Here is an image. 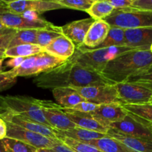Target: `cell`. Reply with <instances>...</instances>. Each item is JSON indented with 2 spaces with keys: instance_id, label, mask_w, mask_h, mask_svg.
Returning a JSON list of instances; mask_svg holds the SVG:
<instances>
[{
  "instance_id": "cell-1",
  "label": "cell",
  "mask_w": 152,
  "mask_h": 152,
  "mask_svg": "<svg viewBox=\"0 0 152 152\" xmlns=\"http://www.w3.org/2000/svg\"><path fill=\"white\" fill-rule=\"evenodd\" d=\"M34 83L41 88L52 90L58 88H81L111 84L100 74L83 68L70 59L37 76Z\"/></svg>"
},
{
  "instance_id": "cell-2",
  "label": "cell",
  "mask_w": 152,
  "mask_h": 152,
  "mask_svg": "<svg viewBox=\"0 0 152 152\" xmlns=\"http://www.w3.org/2000/svg\"><path fill=\"white\" fill-rule=\"evenodd\" d=\"M152 67L150 50H133L108 62L101 75L111 84L127 82L131 77Z\"/></svg>"
},
{
  "instance_id": "cell-3",
  "label": "cell",
  "mask_w": 152,
  "mask_h": 152,
  "mask_svg": "<svg viewBox=\"0 0 152 152\" xmlns=\"http://www.w3.org/2000/svg\"><path fill=\"white\" fill-rule=\"evenodd\" d=\"M135 50L128 47H110L99 49L75 48L70 60L88 70L101 74L110 61L120 55Z\"/></svg>"
},
{
  "instance_id": "cell-4",
  "label": "cell",
  "mask_w": 152,
  "mask_h": 152,
  "mask_svg": "<svg viewBox=\"0 0 152 152\" xmlns=\"http://www.w3.org/2000/svg\"><path fill=\"white\" fill-rule=\"evenodd\" d=\"M0 108L50 127L43 115L40 99L23 96H0Z\"/></svg>"
},
{
  "instance_id": "cell-5",
  "label": "cell",
  "mask_w": 152,
  "mask_h": 152,
  "mask_svg": "<svg viewBox=\"0 0 152 152\" xmlns=\"http://www.w3.org/2000/svg\"><path fill=\"white\" fill-rule=\"evenodd\" d=\"M110 27H118L124 30L152 28V12L132 7L114 10L104 19Z\"/></svg>"
},
{
  "instance_id": "cell-6",
  "label": "cell",
  "mask_w": 152,
  "mask_h": 152,
  "mask_svg": "<svg viewBox=\"0 0 152 152\" xmlns=\"http://www.w3.org/2000/svg\"><path fill=\"white\" fill-rule=\"evenodd\" d=\"M64 62L66 61L44 51L26 57L19 67L13 68L12 70L16 77L31 76L37 77L49 70L53 69Z\"/></svg>"
},
{
  "instance_id": "cell-7",
  "label": "cell",
  "mask_w": 152,
  "mask_h": 152,
  "mask_svg": "<svg viewBox=\"0 0 152 152\" xmlns=\"http://www.w3.org/2000/svg\"><path fill=\"white\" fill-rule=\"evenodd\" d=\"M121 105L149 104L152 99V89L139 82H125L115 85Z\"/></svg>"
},
{
  "instance_id": "cell-8",
  "label": "cell",
  "mask_w": 152,
  "mask_h": 152,
  "mask_svg": "<svg viewBox=\"0 0 152 152\" xmlns=\"http://www.w3.org/2000/svg\"><path fill=\"white\" fill-rule=\"evenodd\" d=\"M110 128L128 136L152 141L151 125L128 112L122 120L110 124Z\"/></svg>"
},
{
  "instance_id": "cell-9",
  "label": "cell",
  "mask_w": 152,
  "mask_h": 152,
  "mask_svg": "<svg viewBox=\"0 0 152 152\" xmlns=\"http://www.w3.org/2000/svg\"><path fill=\"white\" fill-rule=\"evenodd\" d=\"M73 88L75 89L85 100L96 105L120 103L115 85L101 84Z\"/></svg>"
},
{
  "instance_id": "cell-10",
  "label": "cell",
  "mask_w": 152,
  "mask_h": 152,
  "mask_svg": "<svg viewBox=\"0 0 152 152\" xmlns=\"http://www.w3.org/2000/svg\"><path fill=\"white\" fill-rule=\"evenodd\" d=\"M0 23L4 28L15 30L43 29L50 28L54 25L45 19L39 18L37 15L28 16V13L18 15L7 12L0 13Z\"/></svg>"
},
{
  "instance_id": "cell-11",
  "label": "cell",
  "mask_w": 152,
  "mask_h": 152,
  "mask_svg": "<svg viewBox=\"0 0 152 152\" xmlns=\"http://www.w3.org/2000/svg\"><path fill=\"white\" fill-rule=\"evenodd\" d=\"M7 128V137L18 140L25 142L36 148H49L59 142V140H54L40 134L26 130L13 123L6 122Z\"/></svg>"
},
{
  "instance_id": "cell-12",
  "label": "cell",
  "mask_w": 152,
  "mask_h": 152,
  "mask_svg": "<svg viewBox=\"0 0 152 152\" xmlns=\"http://www.w3.org/2000/svg\"><path fill=\"white\" fill-rule=\"evenodd\" d=\"M8 12L14 14L24 15L28 13H43L49 10L65 8L56 1H43V0H18L5 1Z\"/></svg>"
},
{
  "instance_id": "cell-13",
  "label": "cell",
  "mask_w": 152,
  "mask_h": 152,
  "mask_svg": "<svg viewBox=\"0 0 152 152\" xmlns=\"http://www.w3.org/2000/svg\"><path fill=\"white\" fill-rule=\"evenodd\" d=\"M43 115L51 128L58 131H67L76 127L75 125L68 118L58 104L50 101L40 100Z\"/></svg>"
},
{
  "instance_id": "cell-14",
  "label": "cell",
  "mask_w": 152,
  "mask_h": 152,
  "mask_svg": "<svg viewBox=\"0 0 152 152\" xmlns=\"http://www.w3.org/2000/svg\"><path fill=\"white\" fill-rule=\"evenodd\" d=\"M95 120L103 126L110 128V125L120 121L128 114L126 110L120 103L104 104L99 105L94 112L91 113Z\"/></svg>"
},
{
  "instance_id": "cell-15",
  "label": "cell",
  "mask_w": 152,
  "mask_h": 152,
  "mask_svg": "<svg viewBox=\"0 0 152 152\" xmlns=\"http://www.w3.org/2000/svg\"><path fill=\"white\" fill-rule=\"evenodd\" d=\"M95 21L90 17L69 22L61 27L62 34L72 42L75 48H78L84 43L86 34Z\"/></svg>"
},
{
  "instance_id": "cell-16",
  "label": "cell",
  "mask_w": 152,
  "mask_h": 152,
  "mask_svg": "<svg viewBox=\"0 0 152 152\" xmlns=\"http://www.w3.org/2000/svg\"><path fill=\"white\" fill-rule=\"evenodd\" d=\"M125 46L135 50H150L152 45V28L125 30Z\"/></svg>"
},
{
  "instance_id": "cell-17",
  "label": "cell",
  "mask_w": 152,
  "mask_h": 152,
  "mask_svg": "<svg viewBox=\"0 0 152 152\" xmlns=\"http://www.w3.org/2000/svg\"><path fill=\"white\" fill-rule=\"evenodd\" d=\"M61 110L68 117V118L79 128L100 132L105 134H107V131L110 129L98 123L93 118L92 114L89 113L79 112L71 108H61Z\"/></svg>"
},
{
  "instance_id": "cell-18",
  "label": "cell",
  "mask_w": 152,
  "mask_h": 152,
  "mask_svg": "<svg viewBox=\"0 0 152 152\" xmlns=\"http://www.w3.org/2000/svg\"><path fill=\"white\" fill-rule=\"evenodd\" d=\"M110 26L104 20H95L89 28L84 43L78 48L92 50L101 44L107 37Z\"/></svg>"
},
{
  "instance_id": "cell-19",
  "label": "cell",
  "mask_w": 152,
  "mask_h": 152,
  "mask_svg": "<svg viewBox=\"0 0 152 152\" xmlns=\"http://www.w3.org/2000/svg\"><path fill=\"white\" fill-rule=\"evenodd\" d=\"M44 50L55 57L67 61L74 54L75 46L71 40L65 36L61 35L46 46Z\"/></svg>"
},
{
  "instance_id": "cell-20",
  "label": "cell",
  "mask_w": 152,
  "mask_h": 152,
  "mask_svg": "<svg viewBox=\"0 0 152 152\" xmlns=\"http://www.w3.org/2000/svg\"><path fill=\"white\" fill-rule=\"evenodd\" d=\"M107 135L120 141L137 152H152V141L128 136L113 129H109Z\"/></svg>"
},
{
  "instance_id": "cell-21",
  "label": "cell",
  "mask_w": 152,
  "mask_h": 152,
  "mask_svg": "<svg viewBox=\"0 0 152 152\" xmlns=\"http://www.w3.org/2000/svg\"><path fill=\"white\" fill-rule=\"evenodd\" d=\"M57 104L64 108H72L80 102L86 101L73 88H58L52 90Z\"/></svg>"
},
{
  "instance_id": "cell-22",
  "label": "cell",
  "mask_w": 152,
  "mask_h": 152,
  "mask_svg": "<svg viewBox=\"0 0 152 152\" xmlns=\"http://www.w3.org/2000/svg\"><path fill=\"white\" fill-rule=\"evenodd\" d=\"M54 132L55 134V136H56V134L61 135V136L71 138L75 140L84 142H89V141L93 140L100 139V138L107 136V134H105L87 130V129L79 128L77 126H76L74 129L67 131H58L54 129Z\"/></svg>"
},
{
  "instance_id": "cell-23",
  "label": "cell",
  "mask_w": 152,
  "mask_h": 152,
  "mask_svg": "<svg viewBox=\"0 0 152 152\" xmlns=\"http://www.w3.org/2000/svg\"><path fill=\"white\" fill-rule=\"evenodd\" d=\"M87 143L96 147L104 152H137L117 140L108 137L93 140Z\"/></svg>"
},
{
  "instance_id": "cell-24",
  "label": "cell",
  "mask_w": 152,
  "mask_h": 152,
  "mask_svg": "<svg viewBox=\"0 0 152 152\" xmlns=\"http://www.w3.org/2000/svg\"><path fill=\"white\" fill-rule=\"evenodd\" d=\"M44 48L38 45L27 44L15 46V47L7 48L4 53V58L13 57H28L34 56L37 53L44 52Z\"/></svg>"
},
{
  "instance_id": "cell-25",
  "label": "cell",
  "mask_w": 152,
  "mask_h": 152,
  "mask_svg": "<svg viewBox=\"0 0 152 152\" xmlns=\"http://www.w3.org/2000/svg\"><path fill=\"white\" fill-rule=\"evenodd\" d=\"M110 47H126L125 30L118 27H110L108 34L104 42L94 49L105 48Z\"/></svg>"
},
{
  "instance_id": "cell-26",
  "label": "cell",
  "mask_w": 152,
  "mask_h": 152,
  "mask_svg": "<svg viewBox=\"0 0 152 152\" xmlns=\"http://www.w3.org/2000/svg\"><path fill=\"white\" fill-rule=\"evenodd\" d=\"M114 10L109 1L94 0L91 7L86 12L95 20H104Z\"/></svg>"
},
{
  "instance_id": "cell-27",
  "label": "cell",
  "mask_w": 152,
  "mask_h": 152,
  "mask_svg": "<svg viewBox=\"0 0 152 152\" xmlns=\"http://www.w3.org/2000/svg\"><path fill=\"white\" fill-rule=\"evenodd\" d=\"M61 35H63L61 27L54 25L50 28L38 29L37 36V45L45 48L53 40Z\"/></svg>"
},
{
  "instance_id": "cell-28",
  "label": "cell",
  "mask_w": 152,
  "mask_h": 152,
  "mask_svg": "<svg viewBox=\"0 0 152 152\" xmlns=\"http://www.w3.org/2000/svg\"><path fill=\"white\" fill-rule=\"evenodd\" d=\"M38 29L18 30L16 34L11 40L8 48L21 45L36 44Z\"/></svg>"
},
{
  "instance_id": "cell-29",
  "label": "cell",
  "mask_w": 152,
  "mask_h": 152,
  "mask_svg": "<svg viewBox=\"0 0 152 152\" xmlns=\"http://www.w3.org/2000/svg\"><path fill=\"white\" fill-rule=\"evenodd\" d=\"M129 114H133L145 121L148 122L152 126V105H122Z\"/></svg>"
},
{
  "instance_id": "cell-30",
  "label": "cell",
  "mask_w": 152,
  "mask_h": 152,
  "mask_svg": "<svg viewBox=\"0 0 152 152\" xmlns=\"http://www.w3.org/2000/svg\"><path fill=\"white\" fill-rule=\"evenodd\" d=\"M56 137L63 143L66 145L67 146L76 152H104L87 142H80V141L75 140L71 138L58 134H56Z\"/></svg>"
},
{
  "instance_id": "cell-31",
  "label": "cell",
  "mask_w": 152,
  "mask_h": 152,
  "mask_svg": "<svg viewBox=\"0 0 152 152\" xmlns=\"http://www.w3.org/2000/svg\"><path fill=\"white\" fill-rule=\"evenodd\" d=\"M7 152H36L37 148L18 140L5 137L2 140Z\"/></svg>"
},
{
  "instance_id": "cell-32",
  "label": "cell",
  "mask_w": 152,
  "mask_h": 152,
  "mask_svg": "<svg viewBox=\"0 0 152 152\" xmlns=\"http://www.w3.org/2000/svg\"><path fill=\"white\" fill-rule=\"evenodd\" d=\"M56 1L65 8L86 11L91 7L94 0H56Z\"/></svg>"
},
{
  "instance_id": "cell-33",
  "label": "cell",
  "mask_w": 152,
  "mask_h": 152,
  "mask_svg": "<svg viewBox=\"0 0 152 152\" xmlns=\"http://www.w3.org/2000/svg\"><path fill=\"white\" fill-rule=\"evenodd\" d=\"M16 76L13 70L0 73V92L10 88L16 83Z\"/></svg>"
},
{
  "instance_id": "cell-34",
  "label": "cell",
  "mask_w": 152,
  "mask_h": 152,
  "mask_svg": "<svg viewBox=\"0 0 152 152\" xmlns=\"http://www.w3.org/2000/svg\"><path fill=\"white\" fill-rule=\"evenodd\" d=\"M17 32V30L4 28L0 29V51L4 52L8 48L11 40Z\"/></svg>"
},
{
  "instance_id": "cell-35",
  "label": "cell",
  "mask_w": 152,
  "mask_h": 152,
  "mask_svg": "<svg viewBox=\"0 0 152 152\" xmlns=\"http://www.w3.org/2000/svg\"><path fill=\"white\" fill-rule=\"evenodd\" d=\"M127 82H139L148 85L152 89V67L131 77Z\"/></svg>"
},
{
  "instance_id": "cell-36",
  "label": "cell",
  "mask_w": 152,
  "mask_h": 152,
  "mask_svg": "<svg viewBox=\"0 0 152 152\" xmlns=\"http://www.w3.org/2000/svg\"><path fill=\"white\" fill-rule=\"evenodd\" d=\"M98 107H99V105H96V104L92 103V102H87V101H83V102H81L77 104V105H76L75 106L72 108L71 109L79 111V112L91 114V113L94 112Z\"/></svg>"
},
{
  "instance_id": "cell-37",
  "label": "cell",
  "mask_w": 152,
  "mask_h": 152,
  "mask_svg": "<svg viewBox=\"0 0 152 152\" xmlns=\"http://www.w3.org/2000/svg\"><path fill=\"white\" fill-rule=\"evenodd\" d=\"M131 7L152 12V0H133Z\"/></svg>"
},
{
  "instance_id": "cell-38",
  "label": "cell",
  "mask_w": 152,
  "mask_h": 152,
  "mask_svg": "<svg viewBox=\"0 0 152 152\" xmlns=\"http://www.w3.org/2000/svg\"><path fill=\"white\" fill-rule=\"evenodd\" d=\"M109 2L115 10H118L131 7L133 0H110Z\"/></svg>"
},
{
  "instance_id": "cell-39",
  "label": "cell",
  "mask_w": 152,
  "mask_h": 152,
  "mask_svg": "<svg viewBox=\"0 0 152 152\" xmlns=\"http://www.w3.org/2000/svg\"><path fill=\"white\" fill-rule=\"evenodd\" d=\"M26 58V57H25ZM25 58L24 57H13L10 58L7 62H6V67H10L11 69L19 67L22 63Z\"/></svg>"
},
{
  "instance_id": "cell-40",
  "label": "cell",
  "mask_w": 152,
  "mask_h": 152,
  "mask_svg": "<svg viewBox=\"0 0 152 152\" xmlns=\"http://www.w3.org/2000/svg\"><path fill=\"white\" fill-rule=\"evenodd\" d=\"M52 149L56 152H76L72 148H70L69 146H67L66 145L63 143L61 141H59L58 143L55 144Z\"/></svg>"
},
{
  "instance_id": "cell-41",
  "label": "cell",
  "mask_w": 152,
  "mask_h": 152,
  "mask_svg": "<svg viewBox=\"0 0 152 152\" xmlns=\"http://www.w3.org/2000/svg\"><path fill=\"white\" fill-rule=\"evenodd\" d=\"M7 128L6 122L0 117V140H2L5 137H7Z\"/></svg>"
},
{
  "instance_id": "cell-42",
  "label": "cell",
  "mask_w": 152,
  "mask_h": 152,
  "mask_svg": "<svg viewBox=\"0 0 152 152\" xmlns=\"http://www.w3.org/2000/svg\"><path fill=\"white\" fill-rule=\"evenodd\" d=\"M7 12H8V10H7L4 0H0V13H7Z\"/></svg>"
},
{
  "instance_id": "cell-43",
  "label": "cell",
  "mask_w": 152,
  "mask_h": 152,
  "mask_svg": "<svg viewBox=\"0 0 152 152\" xmlns=\"http://www.w3.org/2000/svg\"><path fill=\"white\" fill-rule=\"evenodd\" d=\"M0 152H7L2 140H0Z\"/></svg>"
},
{
  "instance_id": "cell-44",
  "label": "cell",
  "mask_w": 152,
  "mask_h": 152,
  "mask_svg": "<svg viewBox=\"0 0 152 152\" xmlns=\"http://www.w3.org/2000/svg\"><path fill=\"white\" fill-rule=\"evenodd\" d=\"M4 59L5 58L3 56V57H0V73L3 72V62H4Z\"/></svg>"
},
{
  "instance_id": "cell-45",
  "label": "cell",
  "mask_w": 152,
  "mask_h": 152,
  "mask_svg": "<svg viewBox=\"0 0 152 152\" xmlns=\"http://www.w3.org/2000/svg\"><path fill=\"white\" fill-rule=\"evenodd\" d=\"M36 152H52V149H49V148H37Z\"/></svg>"
},
{
  "instance_id": "cell-46",
  "label": "cell",
  "mask_w": 152,
  "mask_h": 152,
  "mask_svg": "<svg viewBox=\"0 0 152 152\" xmlns=\"http://www.w3.org/2000/svg\"><path fill=\"white\" fill-rule=\"evenodd\" d=\"M4 52L0 51V57H3V56H4Z\"/></svg>"
},
{
  "instance_id": "cell-47",
  "label": "cell",
  "mask_w": 152,
  "mask_h": 152,
  "mask_svg": "<svg viewBox=\"0 0 152 152\" xmlns=\"http://www.w3.org/2000/svg\"><path fill=\"white\" fill-rule=\"evenodd\" d=\"M4 28V27L3 26V25H1V23H0V29H2V28Z\"/></svg>"
},
{
  "instance_id": "cell-48",
  "label": "cell",
  "mask_w": 152,
  "mask_h": 152,
  "mask_svg": "<svg viewBox=\"0 0 152 152\" xmlns=\"http://www.w3.org/2000/svg\"><path fill=\"white\" fill-rule=\"evenodd\" d=\"M150 50H151V53H152V45H151V48H150Z\"/></svg>"
},
{
  "instance_id": "cell-49",
  "label": "cell",
  "mask_w": 152,
  "mask_h": 152,
  "mask_svg": "<svg viewBox=\"0 0 152 152\" xmlns=\"http://www.w3.org/2000/svg\"><path fill=\"white\" fill-rule=\"evenodd\" d=\"M149 104H151V105H152V99H151V102Z\"/></svg>"
},
{
  "instance_id": "cell-50",
  "label": "cell",
  "mask_w": 152,
  "mask_h": 152,
  "mask_svg": "<svg viewBox=\"0 0 152 152\" xmlns=\"http://www.w3.org/2000/svg\"><path fill=\"white\" fill-rule=\"evenodd\" d=\"M52 152H56V151H54V150L52 149Z\"/></svg>"
}]
</instances>
